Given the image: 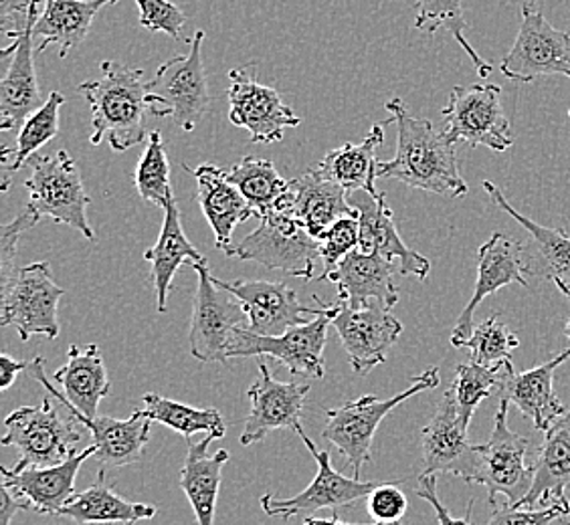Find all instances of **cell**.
Returning <instances> with one entry per match:
<instances>
[{
    "mask_svg": "<svg viewBox=\"0 0 570 525\" xmlns=\"http://www.w3.org/2000/svg\"><path fill=\"white\" fill-rule=\"evenodd\" d=\"M314 301L318 304V316L307 324L287 329L282 336H257L249 328L243 329L242 338L233 350V358L272 356L274 360L284 364L289 374L324 378V348L338 304L324 306L320 297H314Z\"/></svg>",
    "mask_w": 570,
    "mask_h": 525,
    "instance_id": "12",
    "label": "cell"
},
{
    "mask_svg": "<svg viewBox=\"0 0 570 525\" xmlns=\"http://www.w3.org/2000/svg\"><path fill=\"white\" fill-rule=\"evenodd\" d=\"M403 482L381 483L368 497V514L374 522H399L409 507L405 493L399 489Z\"/></svg>",
    "mask_w": 570,
    "mask_h": 525,
    "instance_id": "48",
    "label": "cell"
},
{
    "mask_svg": "<svg viewBox=\"0 0 570 525\" xmlns=\"http://www.w3.org/2000/svg\"><path fill=\"white\" fill-rule=\"evenodd\" d=\"M134 182L144 202H150L154 207L165 210L175 200V190L170 185V162L163 133L158 130L150 131L148 136V143L134 172Z\"/></svg>",
    "mask_w": 570,
    "mask_h": 525,
    "instance_id": "42",
    "label": "cell"
},
{
    "mask_svg": "<svg viewBox=\"0 0 570 525\" xmlns=\"http://www.w3.org/2000/svg\"><path fill=\"white\" fill-rule=\"evenodd\" d=\"M41 217L35 210L24 207L17 219L11 220L0 230V289L11 281L12 275L19 269L14 262L19 239L27 230L33 229Z\"/></svg>",
    "mask_w": 570,
    "mask_h": 525,
    "instance_id": "46",
    "label": "cell"
},
{
    "mask_svg": "<svg viewBox=\"0 0 570 525\" xmlns=\"http://www.w3.org/2000/svg\"><path fill=\"white\" fill-rule=\"evenodd\" d=\"M29 368V361L14 360L9 354H0V388H11L19 373Z\"/></svg>",
    "mask_w": 570,
    "mask_h": 525,
    "instance_id": "52",
    "label": "cell"
},
{
    "mask_svg": "<svg viewBox=\"0 0 570 525\" xmlns=\"http://www.w3.org/2000/svg\"><path fill=\"white\" fill-rule=\"evenodd\" d=\"M66 106V98L53 91L49 99L45 101L39 110L33 111L19 130L17 146L14 148H2V190H9L11 187V176L17 175L22 166L29 165L35 152L51 142L59 133V111Z\"/></svg>",
    "mask_w": 570,
    "mask_h": 525,
    "instance_id": "36",
    "label": "cell"
},
{
    "mask_svg": "<svg viewBox=\"0 0 570 525\" xmlns=\"http://www.w3.org/2000/svg\"><path fill=\"white\" fill-rule=\"evenodd\" d=\"M43 0H0V31L14 41L29 27L35 7Z\"/></svg>",
    "mask_w": 570,
    "mask_h": 525,
    "instance_id": "49",
    "label": "cell"
},
{
    "mask_svg": "<svg viewBox=\"0 0 570 525\" xmlns=\"http://www.w3.org/2000/svg\"><path fill=\"white\" fill-rule=\"evenodd\" d=\"M439 368L433 366L411 380V386L393 398L381 400L374 394H366L358 400H348L344 405L326 410V427L322 428V437L330 440L346 457L354 477L361 479L362 467L371 463V449L376 428L381 427L386 416L403 405L409 398L433 390L439 386Z\"/></svg>",
    "mask_w": 570,
    "mask_h": 525,
    "instance_id": "3",
    "label": "cell"
},
{
    "mask_svg": "<svg viewBox=\"0 0 570 525\" xmlns=\"http://www.w3.org/2000/svg\"><path fill=\"white\" fill-rule=\"evenodd\" d=\"M79 93L86 96L91 108V146L110 140L116 152H128L146 142L144 121L150 108L142 69L104 61L101 77L83 81Z\"/></svg>",
    "mask_w": 570,
    "mask_h": 525,
    "instance_id": "2",
    "label": "cell"
},
{
    "mask_svg": "<svg viewBox=\"0 0 570 525\" xmlns=\"http://www.w3.org/2000/svg\"><path fill=\"white\" fill-rule=\"evenodd\" d=\"M510 364L512 360L500 361L494 366H482V364L470 361V364H460L455 368L451 390L455 396V406H458V415L463 427L470 428L478 406L482 405L485 398L502 390Z\"/></svg>",
    "mask_w": 570,
    "mask_h": 525,
    "instance_id": "40",
    "label": "cell"
},
{
    "mask_svg": "<svg viewBox=\"0 0 570 525\" xmlns=\"http://www.w3.org/2000/svg\"><path fill=\"white\" fill-rule=\"evenodd\" d=\"M569 358L570 348H567L549 361L522 374L515 373L514 366L510 364L500 398H508L534 423L537 430L547 433L557 423V418L569 410L554 393V373Z\"/></svg>",
    "mask_w": 570,
    "mask_h": 525,
    "instance_id": "27",
    "label": "cell"
},
{
    "mask_svg": "<svg viewBox=\"0 0 570 525\" xmlns=\"http://www.w3.org/2000/svg\"><path fill=\"white\" fill-rule=\"evenodd\" d=\"M66 289L51 277L47 262L19 267L11 281L0 289V326L19 331L22 341L33 336L56 339L59 336L57 307Z\"/></svg>",
    "mask_w": 570,
    "mask_h": 525,
    "instance_id": "8",
    "label": "cell"
},
{
    "mask_svg": "<svg viewBox=\"0 0 570 525\" xmlns=\"http://www.w3.org/2000/svg\"><path fill=\"white\" fill-rule=\"evenodd\" d=\"M443 113V131L453 142L472 148L485 146L505 152L514 146L510 120L502 108V88L494 83H475L451 89L450 103Z\"/></svg>",
    "mask_w": 570,
    "mask_h": 525,
    "instance_id": "10",
    "label": "cell"
},
{
    "mask_svg": "<svg viewBox=\"0 0 570 525\" xmlns=\"http://www.w3.org/2000/svg\"><path fill=\"white\" fill-rule=\"evenodd\" d=\"M27 370L59 405L69 406L88 418L98 416L99 403L110 394V378L98 344H89L86 348L76 344L69 346L66 364L53 373V380L61 384V393L47 380L43 356L29 361Z\"/></svg>",
    "mask_w": 570,
    "mask_h": 525,
    "instance_id": "17",
    "label": "cell"
},
{
    "mask_svg": "<svg viewBox=\"0 0 570 525\" xmlns=\"http://www.w3.org/2000/svg\"><path fill=\"white\" fill-rule=\"evenodd\" d=\"M338 515H332V519H318V517H306V522L304 525H354V524H344V522H338L336 519ZM361 525V524H358ZM366 525H403L401 522H374V524Z\"/></svg>",
    "mask_w": 570,
    "mask_h": 525,
    "instance_id": "53",
    "label": "cell"
},
{
    "mask_svg": "<svg viewBox=\"0 0 570 525\" xmlns=\"http://www.w3.org/2000/svg\"><path fill=\"white\" fill-rule=\"evenodd\" d=\"M415 11H417L415 29L428 34H435L441 29L450 31L453 39L465 51V56L472 59L478 76L482 79L492 76V69H494L492 63H488L465 37L468 21H465V12H463V0H417Z\"/></svg>",
    "mask_w": 570,
    "mask_h": 525,
    "instance_id": "41",
    "label": "cell"
},
{
    "mask_svg": "<svg viewBox=\"0 0 570 525\" xmlns=\"http://www.w3.org/2000/svg\"><path fill=\"white\" fill-rule=\"evenodd\" d=\"M483 190L490 195L494 200L495 207L502 208L505 215H510L512 219L522 225L524 229L530 232L532 241L537 245L540 257L544 259L547 265V277L549 279H562V281H570V237L562 229H550L544 225H538L532 219H528L524 215H520L510 200L505 198L504 192L495 187L494 182L485 180L483 182Z\"/></svg>",
    "mask_w": 570,
    "mask_h": 525,
    "instance_id": "39",
    "label": "cell"
},
{
    "mask_svg": "<svg viewBox=\"0 0 570 525\" xmlns=\"http://www.w3.org/2000/svg\"><path fill=\"white\" fill-rule=\"evenodd\" d=\"M510 400L500 398L495 413L494 430L488 443L478 445L480 470L475 485L488 489V502L495 505V497L504 495L505 504L515 507L527 497L534 482V465L527 459L528 438L514 433L508 425Z\"/></svg>",
    "mask_w": 570,
    "mask_h": 525,
    "instance_id": "11",
    "label": "cell"
},
{
    "mask_svg": "<svg viewBox=\"0 0 570 525\" xmlns=\"http://www.w3.org/2000/svg\"><path fill=\"white\" fill-rule=\"evenodd\" d=\"M352 207L358 210L362 251L379 252L391 261H399V274L415 275L421 281L431 274V262L421 252L406 247L396 230L393 210L386 207L383 192L371 195L364 190L348 192Z\"/></svg>",
    "mask_w": 570,
    "mask_h": 525,
    "instance_id": "25",
    "label": "cell"
},
{
    "mask_svg": "<svg viewBox=\"0 0 570 525\" xmlns=\"http://www.w3.org/2000/svg\"><path fill=\"white\" fill-rule=\"evenodd\" d=\"M91 455H96V445L57 465L37 467L17 463L12 469L0 467V473L4 477V485L14 495L27 499L37 514L59 517L61 509L76 495L77 473Z\"/></svg>",
    "mask_w": 570,
    "mask_h": 525,
    "instance_id": "22",
    "label": "cell"
},
{
    "mask_svg": "<svg viewBox=\"0 0 570 525\" xmlns=\"http://www.w3.org/2000/svg\"><path fill=\"white\" fill-rule=\"evenodd\" d=\"M213 440L210 435L198 443L188 438L187 457L180 469V489L197 515V525H215L223 467L230 457L227 449L210 453Z\"/></svg>",
    "mask_w": 570,
    "mask_h": 525,
    "instance_id": "31",
    "label": "cell"
},
{
    "mask_svg": "<svg viewBox=\"0 0 570 525\" xmlns=\"http://www.w3.org/2000/svg\"><path fill=\"white\" fill-rule=\"evenodd\" d=\"M332 328L338 331L352 370L361 376L384 364L389 351L403 334V324L391 314L389 307H351L341 299Z\"/></svg>",
    "mask_w": 570,
    "mask_h": 525,
    "instance_id": "19",
    "label": "cell"
},
{
    "mask_svg": "<svg viewBox=\"0 0 570 525\" xmlns=\"http://www.w3.org/2000/svg\"><path fill=\"white\" fill-rule=\"evenodd\" d=\"M423 470L421 475H455L470 485H475L480 470L478 445L468 438V428L461 425L455 396L448 390L441 398L438 413L421 430Z\"/></svg>",
    "mask_w": 570,
    "mask_h": 525,
    "instance_id": "18",
    "label": "cell"
},
{
    "mask_svg": "<svg viewBox=\"0 0 570 525\" xmlns=\"http://www.w3.org/2000/svg\"><path fill=\"white\" fill-rule=\"evenodd\" d=\"M396 126V153L379 162V178H393L406 187L441 197L461 198L470 192L458 165L455 142L423 118L411 116L401 98L384 103Z\"/></svg>",
    "mask_w": 570,
    "mask_h": 525,
    "instance_id": "1",
    "label": "cell"
},
{
    "mask_svg": "<svg viewBox=\"0 0 570 525\" xmlns=\"http://www.w3.org/2000/svg\"><path fill=\"white\" fill-rule=\"evenodd\" d=\"M417 497L425 499L438 515L439 525H472L470 517H472L473 499L470 507H468V515L465 517H453L450 514V509L445 505L441 504L438 495V475H419Z\"/></svg>",
    "mask_w": 570,
    "mask_h": 525,
    "instance_id": "50",
    "label": "cell"
},
{
    "mask_svg": "<svg viewBox=\"0 0 570 525\" xmlns=\"http://www.w3.org/2000/svg\"><path fill=\"white\" fill-rule=\"evenodd\" d=\"M31 509V504L27 499H22L2 483L0 485V525H11V519L17 512H27Z\"/></svg>",
    "mask_w": 570,
    "mask_h": 525,
    "instance_id": "51",
    "label": "cell"
},
{
    "mask_svg": "<svg viewBox=\"0 0 570 525\" xmlns=\"http://www.w3.org/2000/svg\"><path fill=\"white\" fill-rule=\"evenodd\" d=\"M554 285L559 287L560 294L564 297H569L570 301V281H562V279H554ZM564 336L570 339V319L567 321V328H564Z\"/></svg>",
    "mask_w": 570,
    "mask_h": 525,
    "instance_id": "54",
    "label": "cell"
},
{
    "mask_svg": "<svg viewBox=\"0 0 570 525\" xmlns=\"http://www.w3.org/2000/svg\"><path fill=\"white\" fill-rule=\"evenodd\" d=\"M156 515L154 505L136 504L114 493L106 479V470L99 469L94 485L86 492L76 493L59 517L73 519L76 524H136Z\"/></svg>",
    "mask_w": 570,
    "mask_h": 525,
    "instance_id": "35",
    "label": "cell"
},
{
    "mask_svg": "<svg viewBox=\"0 0 570 525\" xmlns=\"http://www.w3.org/2000/svg\"><path fill=\"white\" fill-rule=\"evenodd\" d=\"M7 433L2 437L4 447H14L21 453L19 465L49 467L63 463L77 455V445L83 438V428L76 427L77 420L61 418L56 405L49 400L37 406H21L12 410L4 420Z\"/></svg>",
    "mask_w": 570,
    "mask_h": 525,
    "instance_id": "9",
    "label": "cell"
},
{
    "mask_svg": "<svg viewBox=\"0 0 570 525\" xmlns=\"http://www.w3.org/2000/svg\"><path fill=\"white\" fill-rule=\"evenodd\" d=\"M309 386L304 383H279L264 360H259V378L249 388L252 410L245 420L239 443L243 447L262 443L269 433L279 428L297 430L302 427V413L306 406Z\"/></svg>",
    "mask_w": 570,
    "mask_h": 525,
    "instance_id": "21",
    "label": "cell"
},
{
    "mask_svg": "<svg viewBox=\"0 0 570 525\" xmlns=\"http://www.w3.org/2000/svg\"><path fill=\"white\" fill-rule=\"evenodd\" d=\"M518 346L520 339L498 316L483 319L482 324L473 329L472 338L463 344V348L472 351V361L482 366H494L500 361L510 360V354Z\"/></svg>",
    "mask_w": 570,
    "mask_h": 525,
    "instance_id": "43",
    "label": "cell"
},
{
    "mask_svg": "<svg viewBox=\"0 0 570 525\" xmlns=\"http://www.w3.org/2000/svg\"><path fill=\"white\" fill-rule=\"evenodd\" d=\"M142 403L144 406L140 410L153 423H160V425L173 428L187 440L198 433L210 435L215 440L227 435L225 418L220 416L217 408H195V406L176 403V400L154 393L144 394Z\"/></svg>",
    "mask_w": 570,
    "mask_h": 525,
    "instance_id": "38",
    "label": "cell"
},
{
    "mask_svg": "<svg viewBox=\"0 0 570 525\" xmlns=\"http://www.w3.org/2000/svg\"><path fill=\"white\" fill-rule=\"evenodd\" d=\"M140 11V24L153 33H165L170 39H183L185 29V12L170 0H136Z\"/></svg>",
    "mask_w": 570,
    "mask_h": 525,
    "instance_id": "45",
    "label": "cell"
},
{
    "mask_svg": "<svg viewBox=\"0 0 570 525\" xmlns=\"http://www.w3.org/2000/svg\"><path fill=\"white\" fill-rule=\"evenodd\" d=\"M320 259L324 262V274L320 275L318 281L338 267L342 259H346L352 251L361 247V222L358 217H344L338 219L332 227L324 230L320 237Z\"/></svg>",
    "mask_w": 570,
    "mask_h": 525,
    "instance_id": "44",
    "label": "cell"
},
{
    "mask_svg": "<svg viewBox=\"0 0 570 525\" xmlns=\"http://www.w3.org/2000/svg\"><path fill=\"white\" fill-rule=\"evenodd\" d=\"M500 71L518 83H532L538 77H570V33L554 29L540 9L527 2L520 31Z\"/></svg>",
    "mask_w": 570,
    "mask_h": 525,
    "instance_id": "13",
    "label": "cell"
},
{
    "mask_svg": "<svg viewBox=\"0 0 570 525\" xmlns=\"http://www.w3.org/2000/svg\"><path fill=\"white\" fill-rule=\"evenodd\" d=\"M570 408L544 433L534 460V482L520 509H542L552 504H570Z\"/></svg>",
    "mask_w": 570,
    "mask_h": 525,
    "instance_id": "28",
    "label": "cell"
},
{
    "mask_svg": "<svg viewBox=\"0 0 570 525\" xmlns=\"http://www.w3.org/2000/svg\"><path fill=\"white\" fill-rule=\"evenodd\" d=\"M492 507L494 514L488 525H550L552 522H564L570 515V504H552L542 509H520L508 504Z\"/></svg>",
    "mask_w": 570,
    "mask_h": 525,
    "instance_id": "47",
    "label": "cell"
},
{
    "mask_svg": "<svg viewBox=\"0 0 570 525\" xmlns=\"http://www.w3.org/2000/svg\"><path fill=\"white\" fill-rule=\"evenodd\" d=\"M116 2L118 0H43L33 29L35 39H39L37 53H45L49 44H57L59 57L66 59L71 49L86 41L96 14Z\"/></svg>",
    "mask_w": 570,
    "mask_h": 525,
    "instance_id": "32",
    "label": "cell"
},
{
    "mask_svg": "<svg viewBox=\"0 0 570 525\" xmlns=\"http://www.w3.org/2000/svg\"><path fill=\"white\" fill-rule=\"evenodd\" d=\"M213 281L242 301L249 329L257 336H282L318 316V307L304 306L284 281H223L215 275Z\"/></svg>",
    "mask_w": 570,
    "mask_h": 525,
    "instance_id": "20",
    "label": "cell"
},
{
    "mask_svg": "<svg viewBox=\"0 0 570 525\" xmlns=\"http://www.w3.org/2000/svg\"><path fill=\"white\" fill-rule=\"evenodd\" d=\"M569 118H570V110H569Z\"/></svg>",
    "mask_w": 570,
    "mask_h": 525,
    "instance_id": "56",
    "label": "cell"
},
{
    "mask_svg": "<svg viewBox=\"0 0 570 525\" xmlns=\"http://www.w3.org/2000/svg\"><path fill=\"white\" fill-rule=\"evenodd\" d=\"M384 123H374L368 136L361 143H344L336 150H330L316 168L330 180L341 185L346 192L364 190L371 195H379L376 190V148L384 142Z\"/></svg>",
    "mask_w": 570,
    "mask_h": 525,
    "instance_id": "34",
    "label": "cell"
},
{
    "mask_svg": "<svg viewBox=\"0 0 570 525\" xmlns=\"http://www.w3.org/2000/svg\"><path fill=\"white\" fill-rule=\"evenodd\" d=\"M69 416H73L77 425L88 428L96 445V457L101 465L111 467H126L142 459L144 447L148 445V435L153 420L144 415L142 410H136L130 418H111V416H88L77 413L69 406H63Z\"/></svg>",
    "mask_w": 570,
    "mask_h": 525,
    "instance_id": "30",
    "label": "cell"
},
{
    "mask_svg": "<svg viewBox=\"0 0 570 525\" xmlns=\"http://www.w3.org/2000/svg\"><path fill=\"white\" fill-rule=\"evenodd\" d=\"M193 176L197 180L198 205L215 232V245L225 251L230 245L233 230L237 229V225L252 219L255 212L219 166L200 165L197 170H193Z\"/></svg>",
    "mask_w": 570,
    "mask_h": 525,
    "instance_id": "29",
    "label": "cell"
},
{
    "mask_svg": "<svg viewBox=\"0 0 570 525\" xmlns=\"http://www.w3.org/2000/svg\"><path fill=\"white\" fill-rule=\"evenodd\" d=\"M227 96L230 123L249 131L252 142H282L285 130L302 123L275 89L257 81L253 66L230 69Z\"/></svg>",
    "mask_w": 570,
    "mask_h": 525,
    "instance_id": "15",
    "label": "cell"
},
{
    "mask_svg": "<svg viewBox=\"0 0 570 525\" xmlns=\"http://www.w3.org/2000/svg\"><path fill=\"white\" fill-rule=\"evenodd\" d=\"M235 187L239 188L245 200L252 205L255 217H265L282 205L289 182L275 170V166L265 158L243 156L230 170H225Z\"/></svg>",
    "mask_w": 570,
    "mask_h": 525,
    "instance_id": "37",
    "label": "cell"
},
{
    "mask_svg": "<svg viewBox=\"0 0 570 525\" xmlns=\"http://www.w3.org/2000/svg\"><path fill=\"white\" fill-rule=\"evenodd\" d=\"M193 267L198 274V287L188 331L190 354L198 361L227 364L243 329L249 328V318L242 301L213 281L207 261Z\"/></svg>",
    "mask_w": 570,
    "mask_h": 525,
    "instance_id": "6",
    "label": "cell"
},
{
    "mask_svg": "<svg viewBox=\"0 0 570 525\" xmlns=\"http://www.w3.org/2000/svg\"><path fill=\"white\" fill-rule=\"evenodd\" d=\"M528 275H532V267L530 255L522 242L515 241L504 232H494L490 241L483 242L478 251V279L473 287V296L453 326L451 346L463 348V344L472 338L475 329L473 314L485 297L492 296L505 285L518 284L528 287Z\"/></svg>",
    "mask_w": 570,
    "mask_h": 525,
    "instance_id": "16",
    "label": "cell"
},
{
    "mask_svg": "<svg viewBox=\"0 0 570 525\" xmlns=\"http://www.w3.org/2000/svg\"><path fill=\"white\" fill-rule=\"evenodd\" d=\"M395 274V261L379 252L356 249L324 279L338 287V299L346 306H383L391 309L399 304Z\"/></svg>",
    "mask_w": 570,
    "mask_h": 525,
    "instance_id": "26",
    "label": "cell"
},
{
    "mask_svg": "<svg viewBox=\"0 0 570 525\" xmlns=\"http://www.w3.org/2000/svg\"><path fill=\"white\" fill-rule=\"evenodd\" d=\"M296 433L306 445V449L312 453V457L316 459L318 473L304 492L297 493L289 499H277L274 495H264L262 509L265 515L279 517V519L296 517V515L312 517L320 509H332V515H338L336 514L338 507H352L358 504L381 485V482H361L358 477H344L341 470L334 469L328 450L318 449V445L307 437L304 427L297 428Z\"/></svg>",
    "mask_w": 570,
    "mask_h": 525,
    "instance_id": "14",
    "label": "cell"
},
{
    "mask_svg": "<svg viewBox=\"0 0 570 525\" xmlns=\"http://www.w3.org/2000/svg\"><path fill=\"white\" fill-rule=\"evenodd\" d=\"M225 255L309 281L320 259V242L289 215L274 210L262 217V225L245 239L230 242Z\"/></svg>",
    "mask_w": 570,
    "mask_h": 525,
    "instance_id": "7",
    "label": "cell"
},
{
    "mask_svg": "<svg viewBox=\"0 0 570 525\" xmlns=\"http://www.w3.org/2000/svg\"><path fill=\"white\" fill-rule=\"evenodd\" d=\"M29 166L31 176L24 182L29 190L27 207L41 219L56 220L57 225L79 230L88 241H96V232L88 220L89 197L69 152L35 153Z\"/></svg>",
    "mask_w": 570,
    "mask_h": 525,
    "instance_id": "5",
    "label": "cell"
},
{
    "mask_svg": "<svg viewBox=\"0 0 570 525\" xmlns=\"http://www.w3.org/2000/svg\"><path fill=\"white\" fill-rule=\"evenodd\" d=\"M277 210L297 220L316 239L336 220L358 217V210L348 200V192L322 175L318 168L307 170L306 175L289 182L287 195Z\"/></svg>",
    "mask_w": 570,
    "mask_h": 525,
    "instance_id": "24",
    "label": "cell"
},
{
    "mask_svg": "<svg viewBox=\"0 0 570 525\" xmlns=\"http://www.w3.org/2000/svg\"><path fill=\"white\" fill-rule=\"evenodd\" d=\"M144 259L153 265L154 294H156V309L160 314L166 311V299L170 294V287L175 281V275L178 274V267L183 262L197 265L205 261L197 247L188 241L183 220H180V208L178 202L173 200L165 208V222L158 235V241L153 249L144 252Z\"/></svg>",
    "mask_w": 570,
    "mask_h": 525,
    "instance_id": "33",
    "label": "cell"
},
{
    "mask_svg": "<svg viewBox=\"0 0 570 525\" xmlns=\"http://www.w3.org/2000/svg\"><path fill=\"white\" fill-rule=\"evenodd\" d=\"M528 2H530V4H537L538 0H528Z\"/></svg>",
    "mask_w": 570,
    "mask_h": 525,
    "instance_id": "55",
    "label": "cell"
},
{
    "mask_svg": "<svg viewBox=\"0 0 570 525\" xmlns=\"http://www.w3.org/2000/svg\"><path fill=\"white\" fill-rule=\"evenodd\" d=\"M205 33L190 39L188 56L168 59L146 83L148 108L154 118H173L183 131H193L210 106V89L203 66Z\"/></svg>",
    "mask_w": 570,
    "mask_h": 525,
    "instance_id": "4",
    "label": "cell"
},
{
    "mask_svg": "<svg viewBox=\"0 0 570 525\" xmlns=\"http://www.w3.org/2000/svg\"><path fill=\"white\" fill-rule=\"evenodd\" d=\"M41 4L35 7L29 27L21 37L2 49V57L12 56V63L7 69V76L0 83V130H21L24 120L39 110L41 89L35 73L33 29L35 22L41 14Z\"/></svg>",
    "mask_w": 570,
    "mask_h": 525,
    "instance_id": "23",
    "label": "cell"
}]
</instances>
